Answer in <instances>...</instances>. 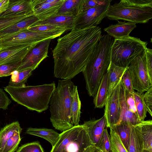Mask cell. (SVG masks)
<instances>
[{
    "label": "cell",
    "mask_w": 152,
    "mask_h": 152,
    "mask_svg": "<svg viewBox=\"0 0 152 152\" xmlns=\"http://www.w3.org/2000/svg\"><path fill=\"white\" fill-rule=\"evenodd\" d=\"M29 15H20L0 19V31Z\"/></svg>",
    "instance_id": "obj_37"
},
{
    "label": "cell",
    "mask_w": 152,
    "mask_h": 152,
    "mask_svg": "<svg viewBox=\"0 0 152 152\" xmlns=\"http://www.w3.org/2000/svg\"><path fill=\"white\" fill-rule=\"evenodd\" d=\"M121 81L125 89L129 93L133 94L134 91L131 77L128 69L122 75L121 78Z\"/></svg>",
    "instance_id": "obj_39"
},
{
    "label": "cell",
    "mask_w": 152,
    "mask_h": 152,
    "mask_svg": "<svg viewBox=\"0 0 152 152\" xmlns=\"http://www.w3.org/2000/svg\"><path fill=\"white\" fill-rule=\"evenodd\" d=\"M111 0L96 7L83 10L76 16L73 28L83 29L96 26L107 17Z\"/></svg>",
    "instance_id": "obj_10"
},
{
    "label": "cell",
    "mask_w": 152,
    "mask_h": 152,
    "mask_svg": "<svg viewBox=\"0 0 152 152\" xmlns=\"http://www.w3.org/2000/svg\"><path fill=\"white\" fill-rule=\"evenodd\" d=\"M76 16L54 15L45 19L39 20L33 26L48 25L66 27L72 29Z\"/></svg>",
    "instance_id": "obj_19"
},
{
    "label": "cell",
    "mask_w": 152,
    "mask_h": 152,
    "mask_svg": "<svg viewBox=\"0 0 152 152\" xmlns=\"http://www.w3.org/2000/svg\"><path fill=\"white\" fill-rule=\"evenodd\" d=\"M11 103V100L4 91L3 89L0 88V109L4 110L7 109Z\"/></svg>",
    "instance_id": "obj_43"
},
{
    "label": "cell",
    "mask_w": 152,
    "mask_h": 152,
    "mask_svg": "<svg viewBox=\"0 0 152 152\" xmlns=\"http://www.w3.org/2000/svg\"><path fill=\"white\" fill-rule=\"evenodd\" d=\"M16 152H44L38 141L28 143L19 147Z\"/></svg>",
    "instance_id": "obj_36"
},
{
    "label": "cell",
    "mask_w": 152,
    "mask_h": 152,
    "mask_svg": "<svg viewBox=\"0 0 152 152\" xmlns=\"http://www.w3.org/2000/svg\"><path fill=\"white\" fill-rule=\"evenodd\" d=\"M145 49L132 60L128 69L134 89L141 94L152 87V80L149 76L146 66Z\"/></svg>",
    "instance_id": "obj_9"
},
{
    "label": "cell",
    "mask_w": 152,
    "mask_h": 152,
    "mask_svg": "<svg viewBox=\"0 0 152 152\" xmlns=\"http://www.w3.org/2000/svg\"><path fill=\"white\" fill-rule=\"evenodd\" d=\"M21 61L15 63L0 65V77L11 75L20 66Z\"/></svg>",
    "instance_id": "obj_38"
},
{
    "label": "cell",
    "mask_w": 152,
    "mask_h": 152,
    "mask_svg": "<svg viewBox=\"0 0 152 152\" xmlns=\"http://www.w3.org/2000/svg\"><path fill=\"white\" fill-rule=\"evenodd\" d=\"M66 30L55 31L37 32L27 29L12 34L0 36V49L7 47L39 43L60 36Z\"/></svg>",
    "instance_id": "obj_8"
},
{
    "label": "cell",
    "mask_w": 152,
    "mask_h": 152,
    "mask_svg": "<svg viewBox=\"0 0 152 152\" xmlns=\"http://www.w3.org/2000/svg\"><path fill=\"white\" fill-rule=\"evenodd\" d=\"M74 86L71 79L59 80L50 100V121L56 129L61 132L74 127L71 109Z\"/></svg>",
    "instance_id": "obj_3"
},
{
    "label": "cell",
    "mask_w": 152,
    "mask_h": 152,
    "mask_svg": "<svg viewBox=\"0 0 152 152\" xmlns=\"http://www.w3.org/2000/svg\"><path fill=\"white\" fill-rule=\"evenodd\" d=\"M40 20L35 15L26 17L0 31V36L12 34L27 29Z\"/></svg>",
    "instance_id": "obj_22"
},
{
    "label": "cell",
    "mask_w": 152,
    "mask_h": 152,
    "mask_svg": "<svg viewBox=\"0 0 152 152\" xmlns=\"http://www.w3.org/2000/svg\"><path fill=\"white\" fill-rule=\"evenodd\" d=\"M106 124V118L104 114L99 119L86 121L82 124L85 128L92 145L94 147H98Z\"/></svg>",
    "instance_id": "obj_16"
},
{
    "label": "cell",
    "mask_w": 152,
    "mask_h": 152,
    "mask_svg": "<svg viewBox=\"0 0 152 152\" xmlns=\"http://www.w3.org/2000/svg\"><path fill=\"white\" fill-rule=\"evenodd\" d=\"M128 69V67L118 66L111 62L107 71L108 73L107 99L110 96L114 89L121 80L123 74Z\"/></svg>",
    "instance_id": "obj_20"
},
{
    "label": "cell",
    "mask_w": 152,
    "mask_h": 152,
    "mask_svg": "<svg viewBox=\"0 0 152 152\" xmlns=\"http://www.w3.org/2000/svg\"><path fill=\"white\" fill-rule=\"evenodd\" d=\"M103 152H112L110 137L106 128L104 129L98 147Z\"/></svg>",
    "instance_id": "obj_35"
},
{
    "label": "cell",
    "mask_w": 152,
    "mask_h": 152,
    "mask_svg": "<svg viewBox=\"0 0 152 152\" xmlns=\"http://www.w3.org/2000/svg\"><path fill=\"white\" fill-rule=\"evenodd\" d=\"M143 150V140L138 124L131 125L129 152H142Z\"/></svg>",
    "instance_id": "obj_26"
},
{
    "label": "cell",
    "mask_w": 152,
    "mask_h": 152,
    "mask_svg": "<svg viewBox=\"0 0 152 152\" xmlns=\"http://www.w3.org/2000/svg\"><path fill=\"white\" fill-rule=\"evenodd\" d=\"M20 133H15L6 142L2 152H15L17 150L21 138Z\"/></svg>",
    "instance_id": "obj_33"
},
{
    "label": "cell",
    "mask_w": 152,
    "mask_h": 152,
    "mask_svg": "<svg viewBox=\"0 0 152 152\" xmlns=\"http://www.w3.org/2000/svg\"><path fill=\"white\" fill-rule=\"evenodd\" d=\"M136 26V24L132 22L118 21L117 23L104 28V31L110 37L119 39L129 36Z\"/></svg>",
    "instance_id": "obj_18"
},
{
    "label": "cell",
    "mask_w": 152,
    "mask_h": 152,
    "mask_svg": "<svg viewBox=\"0 0 152 152\" xmlns=\"http://www.w3.org/2000/svg\"><path fill=\"white\" fill-rule=\"evenodd\" d=\"M102 36L101 28L96 26L72 28L58 38L52 50L54 77L72 79L82 72Z\"/></svg>",
    "instance_id": "obj_1"
},
{
    "label": "cell",
    "mask_w": 152,
    "mask_h": 152,
    "mask_svg": "<svg viewBox=\"0 0 152 152\" xmlns=\"http://www.w3.org/2000/svg\"><path fill=\"white\" fill-rule=\"evenodd\" d=\"M133 95L138 116L141 121H144L147 111L144 100V94L134 91Z\"/></svg>",
    "instance_id": "obj_31"
},
{
    "label": "cell",
    "mask_w": 152,
    "mask_h": 152,
    "mask_svg": "<svg viewBox=\"0 0 152 152\" xmlns=\"http://www.w3.org/2000/svg\"><path fill=\"white\" fill-rule=\"evenodd\" d=\"M51 39L46 40L37 45L21 61L16 71L20 72L37 68L41 62L48 57L49 47Z\"/></svg>",
    "instance_id": "obj_11"
},
{
    "label": "cell",
    "mask_w": 152,
    "mask_h": 152,
    "mask_svg": "<svg viewBox=\"0 0 152 152\" xmlns=\"http://www.w3.org/2000/svg\"><path fill=\"white\" fill-rule=\"evenodd\" d=\"M110 136L112 152H127L117 133L110 128Z\"/></svg>",
    "instance_id": "obj_32"
},
{
    "label": "cell",
    "mask_w": 152,
    "mask_h": 152,
    "mask_svg": "<svg viewBox=\"0 0 152 152\" xmlns=\"http://www.w3.org/2000/svg\"><path fill=\"white\" fill-rule=\"evenodd\" d=\"M9 0H0V16L6 10Z\"/></svg>",
    "instance_id": "obj_45"
},
{
    "label": "cell",
    "mask_w": 152,
    "mask_h": 152,
    "mask_svg": "<svg viewBox=\"0 0 152 152\" xmlns=\"http://www.w3.org/2000/svg\"><path fill=\"white\" fill-rule=\"evenodd\" d=\"M34 70L31 69L20 72L15 71L11 74L8 86L14 87H20L26 86L25 83L28 79L32 75Z\"/></svg>",
    "instance_id": "obj_30"
},
{
    "label": "cell",
    "mask_w": 152,
    "mask_h": 152,
    "mask_svg": "<svg viewBox=\"0 0 152 152\" xmlns=\"http://www.w3.org/2000/svg\"><path fill=\"white\" fill-rule=\"evenodd\" d=\"M94 148H95V147H94ZM95 148L96 149L97 152H103L100 149H99L98 148Z\"/></svg>",
    "instance_id": "obj_47"
},
{
    "label": "cell",
    "mask_w": 152,
    "mask_h": 152,
    "mask_svg": "<svg viewBox=\"0 0 152 152\" xmlns=\"http://www.w3.org/2000/svg\"><path fill=\"white\" fill-rule=\"evenodd\" d=\"M94 148L92 145L88 147L83 152H94Z\"/></svg>",
    "instance_id": "obj_46"
},
{
    "label": "cell",
    "mask_w": 152,
    "mask_h": 152,
    "mask_svg": "<svg viewBox=\"0 0 152 152\" xmlns=\"http://www.w3.org/2000/svg\"><path fill=\"white\" fill-rule=\"evenodd\" d=\"M107 1V0H85L83 10L104 4Z\"/></svg>",
    "instance_id": "obj_44"
},
{
    "label": "cell",
    "mask_w": 152,
    "mask_h": 152,
    "mask_svg": "<svg viewBox=\"0 0 152 152\" xmlns=\"http://www.w3.org/2000/svg\"><path fill=\"white\" fill-rule=\"evenodd\" d=\"M119 100L121 107L120 122L134 125L141 122L138 116L131 111L126 102L125 95V87L121 80L119 89Z\"/></svg>",
    "instance_id": "obj_17"
},
{
    "label": "cell",
    "mask_w": 152,
    "mask_h": 152,
    "mask_svg": "<svg viewBox=\"0 0 152 152\" xmlns=\"http://www.w3.org/2000/svg\"><path fill=\"white\" fill-rule=\"evenodd\" d=\"M143 142L144 149L152 152V121H142L138 124Z\"/></svg>",
    "instance_id": "obj_25"
},
{
    "label": "cell",
    "mask_w": 152,
    "mask_h": 152,
    "mask_svg": "<svg viewBox=\"0 0 152 152\" xmlns=\"http://www.w3.org/2000/svg\"><path fill=\"white\" fill-rule=\"evenodd\" d=\"M121 80L114 89L105 105L104 114L106 118L107 127L110 128L120 121L121 107L119 96Z\"/></svg>",
    "instance_id": "obj_12"
},
{
    "label": "cell",
    "mask_w": 152,
    "mask_h": 152,
    "mask_svg": "<svg viewBox=\"0 0 152 152\" xmlns=\"http://www.w3.org/2000/svg\"><path fill=\"white\" fill-rule=\"evenodd\" d=\"M66 0H32L33 13L40 20L56 14Z\"/></svg>",
    "instance_id": "obj_14"
},
{
    "label": "cell",
    "mask_w": 152,
    "mask_h": 152,
    "mask_svg": "<svg viewBox=\"0 0 152 152\" xmlns=\"http://www.w3.org/2000/svg\"><path fill=\"white\" fill-rule=\"evenodd\" d=\"M81 103L78 92L77 86L75 85L71 106V116L73 126L79 125L80 116Z\"/></svg>",
    "instance_id": "obj_28"
},
{
    "label": "cell",
    "mask_w": 152,
    "mask_h": 152,
    "mask_svg": "<svg viewBox=\"0 0 152 152\" xmlns=\"http://www.w3.org/2000/svg\"><path fill=\"white\" fill-rule=\"evenodd\" d=\"M27 29L28 30L37 32H48L71 30L72 29L66 27H60L48 25L33 26Z\"/></svg>",
    "instance_id": "obj_34"
},
{
    "label": "cell",
    "mask_w": 152,
    "mask_h": 152,
    "mask_svg": "<svg viewBox=\"0 0 152 152\" xmlns=\"http://www.w3.org/2000/svg\"><path fill=\"white\" fill-rule=\"evenodd\" d=\"M22 128L18 121L7 124L0 130V152H2L7 141L17 132L21 133Z\"/></svg>",
    "instance_id": "obj_27"
},
{
    "label": "cell",
    "mask_w": 152,
    "mask_h": 152,
    "mask_svg": "<svg viewBox=\"0 0 152 152\" xmlns=\"http://www.w3.org/2000/svg\"><path fill=\"white\" fill-rule=\"evenodd\" d=\"M145 51L146 69L149 77L152 80V50L147 48Z\"/></svg>",
    "instance_id": "obj_42"
},
{
    "label": "cell",
    "mask_w": 152,
    "mask_h": 152,
    "mask_svg": "<svg viewBox=\"0 0 152 152\" xmlns=\"http://www.w3.org/2000/svg\"><path fill=\"white\" fill-rule=\"evenodd\" d=\"M90 145H92L85 128L79 125L60 134L50 152H83Z\"/></svg>",
    "instance_id": "obj_7"
},
{
    "label": "cell",
    "mask_w": 152,
    "mask_h": 152,
    "mask_svg": "<svg viewBox=\"0 0 152 152\" xmlns=\"http://www.w3.org/2000/svg\"><path fill=\"white\" fill-rule=\"evenodd\" d=\"M108 34L102 35L82 72L88 95L94 97L101 81L111 63V48L113 42Z\"/></svg>",
    "instance_id": "obj_2"
},
{
    "label": "cell",
    "mask_w": 152,
    "mask_h": 152,
    "mask_svg": "<svg viewBox=\"0 0 152 152\" xmlns=\"http://www.w3.org/2000/svg\"><path fill=\"white\" fill-rule=\"evenodd\" d=\"M131 126L126 123L120 122L110 127L117 133L127 152L129 151Z\"/></svg>",
    "instance_id": "obj_29"
},
{
    "label": "cell",
    "mask_w": 152,
    "mask_h": 152,
    "mask_svg": "<svg viewBox=\"0 0 152 152\" xmlns=\"http://www.w3.org/2000/svg\"><path fill=\"white\" fill-rule=\"evenodd\" d=\"M108 91V73L103 76L99 85L93 102L95 108H102L105 105L107 99Z\"/></svg>",
    "instance_id": "obj_24"
},
{
    "label": "cell",
    "mask_w": 152,
    "mask_h": 152,
    "mask_svg": "<svg viewBox=\"0 0 152 152\" xmlns=\"http://www.w3.org/2000/svg\"><path fill=\"white\" fill-rule=\"evenodd\" d=\"M142 152H150V151L144 149Z\"/></svg>",
    "instance_id": "obj_48"
},
{
    "label": "cell",
    "mask_w": 152,
    "mask_h": 152,
    "mask_svg": "<svg viewBox=\"0 0 152 152\" xmlns=\"http://www.w3.org/2000/svg\"><path fill=\"white\" fill-rule=\"evenodd\" d=\"M85 0H66L55 15L76 16L83 10Z\"/></svg>",
    "instance_id": "obj_21"
},
{
    "label": "cell",
    "mask_w": 152,
    "mask_h": 152,
    "mask_svg": "<svg viewBox=\"0 0 152 152\" xmlns=\"http://www.w3.org/2000/svg\"><path fill=\"white\" fill-rule=\"evenodd\" d=\"M32 0H9L6 10L0 16V19L18 15H34Z\"/></svg>",
    "instance_id": "obj_15"
},
{
    "label": "cell",
    "mask_w": 152,
    "mask_h": 152,
    "mask_svg": "<svg viewBox=\"0 0 152 152\" xmlns=\"http://www.w3.org/2000/svg\"><path fill=\"white\" fill-rule=\"evenodd\" d=\"M26 134L43 138L50 143L53 147L58 140L60 134L54 130L47 128L29 127L26 130Z\"/></svg>",
    "instance_id": "obj_23"
},
{
    "label": "cell",
    "mask_w": 152,
    "mask_h": 152,
    "mask_svg": "<svg viewBox=\"0 0 152 152\" xmlns=\"http://www.w3.org/2000/svg\"><path fill=\"white\" fill-rule=\"evenodd\" d=\"M94 152H97L96 149V148L94 147Z\"/></svg>",
    "instance_id": "obj_49"
},
{
    "label": "cell",
    "mask_w": 152,
    "mask_h": 152,
    "mask_svg": "<svg viewBox=\"0 0 152 152\" xmlns=\"http://www.w3.org/2000/svg\"><path fill=\"white\" fill-rule=\"evenodd\" d=\"M144 99L147 111L152 116V87L144 94Z\"/></svg>",
    "instance_id": "obj_41"
},
{
    "label": "cell",
    "mask_w": 152,
    "mask_h": 152,
    "mask_svg": "<svg viewBox=\"0 0 152 152\" xmlns=\"http://www.w3.org/2000/svg\"><path fill=\"white\" fill-rule=\"evenodd\" d=\"M148 42L129 36L114 39L111 48V61L115 65L128 67L132 60L147 48Z\"/></svg>",
    "instance_id": "obj_6"
},
{
    "label": "cell",
    "mask_w": 152,
    "mask_h": 152,
    "mask_svg": "<svg viewBox=\"0 0 152 152\" xmlns=\"http://www.w3.org/2000/svg\"><path fill=\"white\" fill-rule=\"evenodd\" d=\"M125 95L126 102L129 109L138 116L133 94L129 93L125 88Z\"/></svg>",
    "instance_id": "obj_40"
},
{
    "label": "cell",
    "mask_w": 152,
    "mask_h": 152,
    "mask_svg": "<svg viewBox=\"0 0 152 152\" xmlns=\"http://www.w3.org/2000/svg\"><path fill=\"white\" fill-rule=\"evenodd\" d=\"M107 17L110 20L147 23L152 18V0H121L110 5Z\"/></svg>",
    "instance_id": "obj_5"
},
{
    "label": "cell",
    "mask_w": 152,
    "mask_h": 152,
    "mask_svg": "<svg viewBox=\"0 0 152 152\" xmlns=\"http://www.w3.org/2000/svg\"><path fill=\"white\" fill-rule=\"evenodd\" d=\"M38 44L0 49V65L14 64L22 61L29 51Z\"/></svg>",
    "instance_id": "obj_13"
},
{
    "label": "cell",
    "mask_w": 152,
    "mask_h": 152,
    "mask_svg": "<svg viewBox=\"0 0 152 152\" xmlns=\"http://www.w3.org/2000/svg\"><path fill=\"white\" fill-rule=\"evenodd\" d=\"M0 43H1V40H0Z\"/></svg>",
    "instance_id": "obj_50"
},
{
    "label": "cell",
    "mask_w": 152,
    "mask_h": 152,
    "mask_svg": "<svg viewBox=\"0 0 152 152\" xmlns=\"http://www.w3.org/2000/svg\"><path fill=\"white\" fill-rule=\"evenodd\" d=\"M56 87L54 82L35 86L14 87L7 86L4 90L18 104L30 110L42 113L47 110Z\"/></svg>",
    "instance_id": "obj_4"
}]
</instances>
